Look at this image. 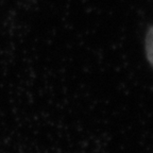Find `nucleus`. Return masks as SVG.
Here are the masks:
<instances>
[{"label":"nucleus","instance_id":"f257e3e1","mask_svg":"<svg viewBox=\"0 0 153 153\" xmlns=\"http://www.w3.org/2000/svg\"><path fill=\"white\" fill-rule=\"evenodd\" d=\"M146 54L149 63L153 67V27L149 29L146 35Z\"/></svg>","mask_w":153,"mask_h":153}]
</instances>
